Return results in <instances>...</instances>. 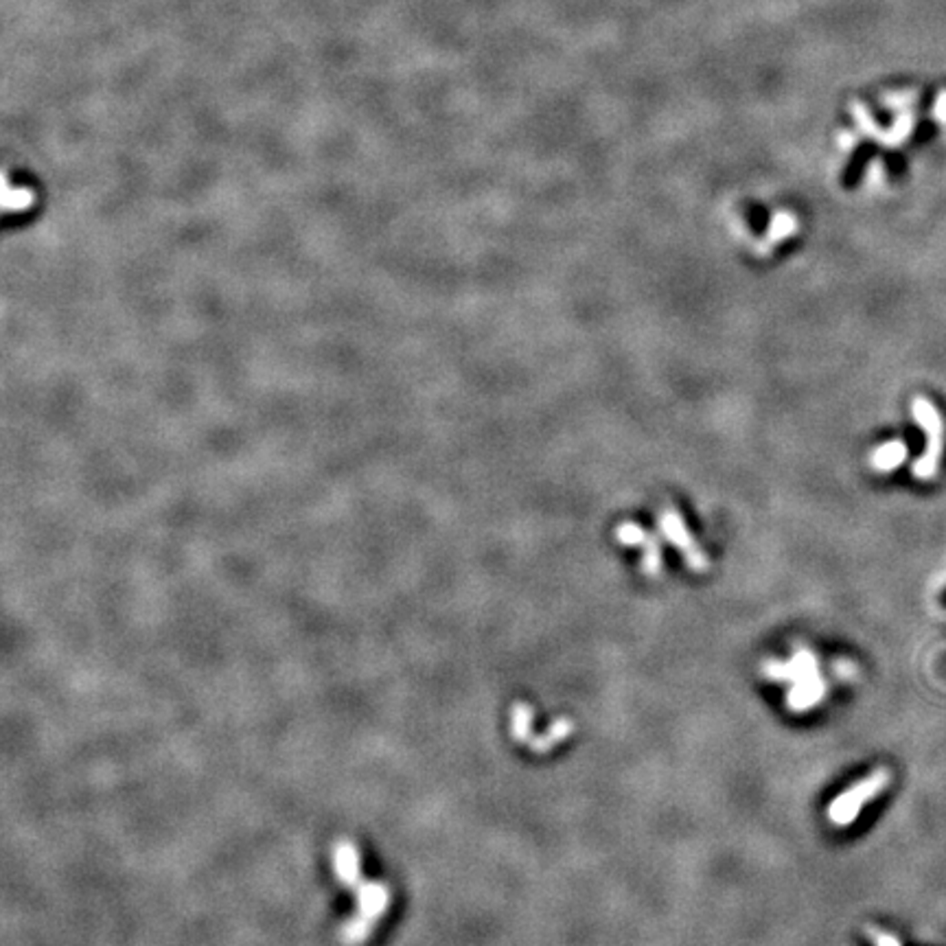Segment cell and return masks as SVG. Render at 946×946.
Segmentation results:
<instances>
[{
	"label": "cell",
	"mask_w": 946,
	"mask_h": 946,
	"mask_svg": "<svg viewBox=\"0 0 946 946\" xmlns=\"http://www.w3.org/2000/svg\"><path fill=\"white\" fill-rule=\"evenodd\" d=\"M890 780H891L890 769L881 767V769H874L872 773H868V776L861 778V780L850 784L846 791L837 795V798L828 804V810H826L828 821L837 828H848L859 815L863 813L865 804L872 802L876 795H881L885 791Z\"/></svg>",
	"instance_id": "cell-1"
},
{
	"label": "cell",
	"mask_w": 946,
	"mask_h": 946,
	"mask_svg": "<svg viewBox=\"0 0 946 946\" xmlns=\"http://www.w3.org/2000/svg\"><path fill=\"white\" fill-rule=\"evenodd\" d=\"M911 412L924 432V451L913 465V476L918 480H933L944 451V421L938 408L927 397H916L911 403Z\"/></svg>",
	"instance_id": "cell-2"
},
{
	"label": "cell",
	"mask_w": 946,
	"mask_h": 946,
	"mask_svg": "<svg viewBox=\"0 0 946 946\" xmlns=\"http://www.w3.org/2000/svg\"><path fill=\"white\" fill-rule=\"evenodd\" d=\"M658 526H659V532H662L666 539L670 541V546L679 552L681 559H684V563L692 569V572H699V574L708 572L710 559L706 552H703V548L697 544L695 537L690 535V530H688L686 521L679 515V510H677L675 507H664L658 515Z\"/></svg>",
	"instance_id": "cell-3"
},
{
	"label": "cell",
	"mask_w": 946,
	"mask_h": 946,
	"mask_svg": "<svg viewBox=\"0 0 946 946\" xmlns=\"http://www.w3.org/2000/svg\"><path fill=\"white\" fill-rule=\"evenodd\" d=\"M760 670L767 679L791 681V684L821 677L820 659L809 647H798L789 659H765Z\"/></svg>",
	"instance_id": "cell-4"
},
{
	"label": "cell",
	"mask_w": 946,
	"mask_h": 946,
	"mask_svg": "<svg viewBox=\"0 0 946 946\" xmlns=\"http://www.w3.org/2000/svg\"><path fill=\"white\" fill-rule=\"evenodd\" d=\"M826 695H828V681L824 679V677H815V679L800 681V684H793L791 690L787 692V708L791 710V712H798V714L809 712V710L820 706V703L824 701Z\"/></svg>",
	"instance_id": "cell-5"
},
{
	"label": "cell",
	"mask_w": 946,
	"mask_h": 946,
	"mask_svg": "<svg viewBox=\"0 0 946 946\" xmlns=\"http://www.w3.org/2000/svg\"><path fill=\"white\" fill-rule=\"evenodd\" d=\"M798 228H800L798 217H795L793 213L778 211L771 217V222H769L767 235L756 244V252L758 255H769V252H773V248H776L778 244H782V241L791 239V236L798 235Z\"/></svg>",
	"instance_id": "cell-6"
},
{
	"label": "cell",
	"mask_w": 946,
	"mask_h": 946,
	"mask_svg": "<svg viewBox=\"0 0 946 946\" xmlns=\"http://www.w3.org/2000/svg\"><path fill=\"white\" fill-rule=\"evenodd\" d=\"M905 460H907V445L902 443V440H887V443L872 449V454H870V467L879 473L899 469Z\"/></svg>",
	"instance_id": "cell-7"
},
{
	"label": "cell",
	"mask_w": 946,
	"mask_h": 946,
	"mask_svg": "<svg viewBox=\"0 0 946 946\" xmlns=\"http://www.w3.org/2000/svg\"><path fill=\"white\" fill-rule=\"evenodd\" d=\"M572 730H574V725H572V721H569V719H566V717L557 719V721H552L550 728L546 730V734L535 736V739L530 740L532 751H535V754H548V751H550L552 747H557L559 743H563V740H566L568 736L572 734Z\"/></svg>",
	"instance_id": "cell-8"
},
{
	"label": "cell",
	"mask_w": 946,
	"mask_h": 946,
	"mask_svg": "<svg viewBox=\"0 0 946 946\" xmlns=\"http://www.w3.org/2000/svg\"><path fill=\"white\" fill-rule=\"evenodd\" d=\"M532 723H535V712L528 703L518 701L510 712V732L518 743H530L532 740Z\"/></svg>",
	"instance_id": "cell-9"
},
{
	"label": "cell",
	"mask_w": 946,
	"mask_h": 946,
	"mask_svg": "<svg viewBox=\"0 0 946 946\" xmlns=\"http://www.w3.org/2000/svg\"><path fill=\"white\" fill-rule=\"evenodd\" d=\"M650 532H647L636 521H622L616 528V539L625 548H644L650 541Z\"/></svg>",
	"instance_id": "cell-10"
},
{
	"label": "cell",
	"mask_w": 946,
	"mask_h": 946,
	"mask_svg": "<svg viewBox=\"0 0 946 946\" xmlns=\"http://www.w3.org/2000/svg\"><path fill=\"white\" fill-rule=\"evenodd\" d=\"M865 933H868V938L872 940L874 946H902L901 940L896 938V935L887 933V931H883V929H879V927H868V929H865Z\"/></svg>",
	"instance_id": "cell-11"
},
{
	"label": "cell",
	"mask_w": 946,
	"mask_h": 946,
	"mask_svg": "<svg viewBox=\"0 0 946 946\" xmlns=\"http://www.w3.org/2000/svg\"><path fill=\"white\" fill-rule=\"evenodd\" d=\"M29 204H31V193L26 189H15V191L5 193V206L7 208H18V211H23V208L29 206Z\"/></svg>",
	"instance_id": "cell-12"
},
{
	"label": "cell",
	"mask_w": 946,
	"mask_h": 946,
	"mask_svg": "<svg viewBox=\"0 0 946 946\" xmlns=\"http://www.w3.org/2000/svg\"><path fill=\"white\" fill-rule=\"evenodd\" d=\"M832 670H835V675L840 677V679H854L857 677V666H854L852 662H848V659H835V666H832Z\"/></svg>",
	"instance_id": "cell-13"
},
{
	"label": "cell",
	"mask_w": 946,
	"mask_h": 946,
	"mask_svg": "<svg viewBox=\"0 0 946 946\" xmlns=\"http://www.w3.org/2000/svg\"><path fill=\"white\" fill-rule=\"evenodd\" d=\"M938 588H940V589H944V588H946V572L940 574V579H938Z\"/></svg>",
	"instance_id": "cell-14"
}]
</instances>
